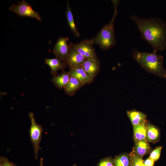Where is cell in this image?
I'll use <instances>...</instances> for the list:
<instances>
[{
  "label": "cell",
  "mask_w": 166,
  "mask_h": 166,
  "mask_svg": "<svg viewBox=\"0 0 166 166\" xmlns=\"http://www.w3.org/2000/svg\"><path fill=\"white\" fill-rule=\"evenodd\" d=\"M130 18L136 25L142 38L150 45L153 50L166 49V22L158 18H141L135 15Z\"/></svg>",
  "instance_id": "obj_1"
},
{
  "label": "cell",
  "mask_w": 166,
  "mask_h": 166,
  "mask_svg": "<svg viewBox=\"0 0 166 166\" xmlns=\"http://www.w3.org/2000/svg\"><path fill=\"white\" fill-rule=\"evenodd\" d=\"M157 52L153 50L152 52L147 53L135 49L133 52L132 57L141 67L149 73L166 79V69L163 65V57Z\"/></svg>",
  "instance_id": "obj_2"
},
{
  "label": "cell",
  "mask_w": 166,
  "mask_h": 166,
  "mask_svg": "<svg viewBox=\"0 0 166 166\" xmlns=\"http://www.w3.org/2000/svg\"><path fill=\"white\" fill-rule=\"evenodd\" d=\"M114 7L113 16L110 22L105 25L94 38L91 39L93 45L98 44L102 50H106L114 46L116 43L114 22L117 14L119 1L112 0Z\"/></svg>",
  "instance_id": "obj_3"
},
{
  "label": "cell",
  "mask_w": 166,
  "mask_h": 166,
  "mask_svg": "<svg viewBox=\"0 0 166 166\" xmlns=\"http://www.w3.org/2000/svg\"><path fill=\"white\" fill-rule=\"evenodd\" d=\"M28 116L31 122L29 129L30 140L33 144L35 158L37 159L38 152L40 149V144L43 129L42 126L36 123L33 112H30Z\"/></svg>",
  "instance_id": "obj_4"
},
{
  "label": "cell",
  "mask_w": 166,
  "mask_h": 166,
  "mask_svg": "<svg viewBox=\"0 0 166 166\" xmlns=\"http://www.w3.org/2000/svg\"><path fill=\"white\" fill-rule=\"evenodd\" d=\"M17 5L13 4L9 8V10L21 17L33 18L41 21L42 18L38 12L34 10L32 6L25 0L18 2Z\"/></svg>",
  "instance_id": "obj_5"
},
{
  "label": "cell",
  "mask_w": 166,
  "mask_h": 166,
  "mask_svg": "<svg viewBox=\"0 0 166 166\" xmlns=\"http://www.w3.org/2000/svg\"><path fill=\"white\" fill-rule=\"evenodd\" d=\"M73 45L77 51L86 59H98L91 39H85L77 44L73 43Z\"/></svg>",
  "instance_id": "obj_6"
},
{
  "label": "cell",
  "mask_w": 166,
  "mask_h": 166,
  "mask_svg": "<svg viewBox=\"0 0 166 166\" xmlns=\"http://www.w3.org/2000/svg\"><path fill=\"white\" fill-rule=\"evenodd\" d=\"M68 40L69 38L67 37L59 38L53 50V53L56 57L65 63L70 49L69 45L68 43Z\"/></svg>",
  "instance_id": "obj_7"
},
{
  "label": "cell",
  "mask_w": 166,
  "mask_h": 166,
  "mask_svg": "<svg viewBox=\"0 0 166 166\" xmlns=\"http://www.w3.org/2000/svg\"><path fill=\"white\" fill-rule=\"evenodd\" d=\"M69 46V52L65 63L70 69L82 66L86 59L77 51L73 45V43H70Z\"/></svg>",
  "instance_id": "obj_8"
},
{
  "label": "cell",
  "mask_w": 166,
  "mask_h": 166,
  "mask_svg": "<svg viewBox=\"0 0 166 166\" xmlns=\"http://www.w3.org/2000/svg\"><path fill=\"white\" fill-rule=\"evenodd\" d=\"M81 67L87 75L93 81L100 70V61L99 59L96 60L86 59Z\"/></svg>",
  "instance_id": "obj_9"
},
{
  "label": "cell",
  "mask_w": 166,
  "mask_h": 166,
  "mask_svg": "<svg viewBox=\"0 0 166 166\" xmlns=\"http://www.w3.org/2000/svg\"><path fill=\"white\" fill-rule=\"evenodd\" d=\"M44 61L45 64L50 67L51 73L53 76L57 75L58 71L63 70L66 67L65 64L56 57L45 58Z\"/></svg>",
  "instance_id": "obj_10"
},
{
  "label": "cell",
  "mask_w": 166,
  "mask_h": 166,
  "mask_svg": "<svg viewBox=\"0 0 166 166\" xmlns=\"http://www.w3.org/2000/svg\"><path fill=\"white\" fill-rule=\"evenodd\" d=\"M127 113L133 126L147 123V116L143 112L134 109L128 111Z\"/></svg>",
  "instance_id": "obj_11"
},
{
  "label": "cell",
  "mask_w": 166,
  "mask_h": 166,
  "mask_svg": "<svg viewBox=\"0 0 166 166\" xmlns=\"http://www.w3.org/2000/svg\"><path fill=\"white\" fill-rule=\"evenodd\" d=\"M69 72L71 76L76 78L84 85L90 84L93 81L81 66L70 69Z\"/></svg>",
  "instance_id": "obj_12"
},
{
  "label": "cell",
  "mask_w": 166,
  "mask_h": 166,
  "mask_svg": "<svg viewBox=\"0 0 166 166\" xmlns=\"http://www.w3.org/2000/svg\"><path fill=\"white\" fill-rule=\"evenodd\" d=\"M84 85L76 78L70 76L68 82L64 88V91L67 95L72 96Z\"/></svg>",
  "instance_id": "obj_13"
},
{
  "label": "cell",
  "mask_w": 166,
  "mask_h": 166,
  "mask_svg": "<svg viewBox=\"0 0 166 166\" xmlns=\"http://www.w3.org/2000/svg\"><path fill=\"white\" fill-rule=\"evenodd\" d=\"M51 81L60 89L64 88L68 82L70 76L68 72L63 71L60 74L53 76Z\"/></svg>",
  "instance_id": "obj_14"
},
{
  "label": "cell",
  "mask_w": 166,
  "mask_h": 166,
  "mask_svg": "<svg viewBox=\"0 0 166 166\" xmlns=\"http://www.w3.org/2000/svg\"><path fill=\"white\" fill-rule=\"evenodd\" d=\"M146 139L149 142L155 143L160 139V133L159 129L155 126L146 123Z\"/></svg>",
  "instance_id": "obj_15"
},
{
  "label": "cell",
  "mask_w": 166,
  "mask_h": 166,
  "mask_svg": "<svg viewBox=\"0 0 166 166\" xmlns=\"http://www.w3.org/2000/svg\"><path fill=\"white\" fill-rule=\"evenodd\" d=\"M65 14L68 24L71 30L75 36L79 37L80 34L75 24L69 1H67L66 3Z\"/></svg>",
  "instance_id": "obj_16"
},
{
  "label": "cell",
  "mask_w": 166,
  "mask_h": 166,
  "mask_svg": "<svg viewBox=\"0 0 166 166\" xmlns=\"http://www.w3.org/2000/svg\"><path fill=\"white\" fill-rule=\"evenodd\" d=\"M150 147L147 139L135 142L133 151L137 155L142 158L150 150Z\"/></svg>",
  "instance_id": "obj_17"
},
{
  "label": "cell",
  "mask_w": 166,
  "mask_h": 166,
  "mask_svg": "<svg viewBox=\"0 0 166 166\" xmlns=\"http://www.w3.org/2000/svg\"><path fill=\"white\" fill-rule=\"evenodd\" d=\"M146 123L133 126L134 138L135 142L147 139Z\"/></svg>",
  "instance_id": "obj_18"
},
{
  "label": "cell",
  "mask_w": 166,
  "mask_h": 166,
  "mask_svg": "<svg viewBox=\"0 0 166 166\" xmlns=\"http://www.w3.org/2000/svg\"><path fill=\"white\" fill-rule=\"evenodd\" d=\"M114 166H131L129 155L126 154L120 155L114 160Z\"/></svg>",
  "instance_id": "obj_19"
},
{
  "label": "cell",
  "mask_w": 166,
  "mask_h": 166,
  "mask_svg": "<svg viewBox=\"0 0 166 166\" xmlns=\"http://www.w3.org/2000/svg\"><path fill=\"white\" fill-rule=\"evenodd\" d=\"M131 166H145L142 158L136 154L133 150L129 155Z\"/></svg>",
  "instance_id": "obj_20"
},
{
  "label": "cell",
  "mask_w": 166,
  "mask_h": 166,
  "mask_svg": "<svg viewBox=\"0 0 166 166\" xmlns=\"http://www.w3.org/2000/svg\"><path fill=\"white\" fill-rule=\"evenodd\" d=\"M162 146H159L156 147L150 153V158L153 160L155 161L159 159L160 156V154Z\"/></svg>",
  "instance_id": "obj_21"
},
{
  "label": "cell",
  "mask_w": 166,
  "mask_h": 166,
  "mask_svg": "<svg viewBox=\"0 0 166 166\" xmlns=\"http://www.w3.org/2000/svg\"><path fill=\"white\" fill-rule=\"evenodd\" d=\"M98 166H114V160L110 157L105 158L100 162Z\"/></svg>",
  "instance_id": "obj_22"
},
{
  "label": "cell",
  "mask_w": 166,
  "mask_h": 166,
  "mask_svg": "<svg viewBox=\"0 0 166 166\" xmlns=\"http://www.w3.org/2000/svg\"><path fill=\"white\" fill-rule=\"evenodd\" d=\"M16 165L9 161L6 157L0 156V166H16Z\"/></svg>",
  "instance_id": "obj_23"
},
{
  "label": "cell",
  "mask_w": 166,
  "mask_h": 166,
  "mask_svg": "<svg viewBox=\"0 0 166 166\" xmlns=\"http://www.w3.org/2000/svg\"><path fill=\"white\" fill-rule=\"evenodd\" d=\"M154 161L153 160L149 157L144 161V163L145 166H153Z\"/></svg>",
  "instance_id": "obj_24"
},
{
  "label": "cell",
  "mask_w": 166,
  "mask_h": 166,
  "mask_svg": "<svg viewBox=\"0 0 166 166\" xmlns=\"http://www.w3.org/2000/svg\"><path fill=\"white\" fill-rule=\"evenodd\" d=\"M40 166H43V159L42 158L40 160Z\"/></svg>",
  "instance_id": "obj_25"
}]
</instances>
